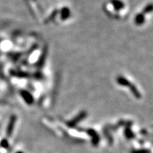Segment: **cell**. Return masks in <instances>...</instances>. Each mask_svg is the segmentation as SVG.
Masks as SVG:
<instances>
[{"mask_svg":"<svg viewBox=\"0 0 153 153\" xmlns=\"http://www.w3.org/2000/svg\"><path fill=\"white\" fill-rule=\"evenodd\" d=\"M88 133H89V135H91V136L93 137V138H92L93 144L95 145H98L99 140V137L98 136V135H97V134L96 133V132L94 131L93 130H89Z\"/></svg>","mask_w":153,"mask_h":153,"instance_id":"obj_1","label":"cell"},{"mask_svg":"<svg viewBox=\"0 0 153 153\" xmlns=\"http://www.w3.org/2000/svg\"><path fill=\"white\" fill-rule=\"evenodd\" d=\"M15 121H16V118L15 117H13L10 120V123H9L8 126V128H7V135H8L9 136H10L11 133H12L13 129H14V127Z\"/></svg>","mask_w":153,"mask_h":153,"instance_id":"obj_2","label":"cell"},{"mask_svg":"<svg viewBox=\"0 0 153 153\" xmlns=\"http://www.w3.org/2000/svg\"><path fill=\"white\" fill-rule=\"evenodd\" d=\"M111 3L114 7L115 9H116V10H120V9H123L124 7L123 2L119 1V0H112Z\"/></svg>","mask_w":153,"mask_h":153,"instance_id":"obj_3","label":"cell"},{"mask_svg":"<svg viewBox=\"0 0 153 153\" xmlns=\"http://www.w3.org/2000/svg\"><path fill=\"white\" fill-rule=\"evenodd\" d=\"M135 24H142L145 21V18H144V15L143 14H140L137 15V16L135 17Z\"/></svg>","mask_w":153,"mask_h":153,"instance_id":"obj_4","label":"cell"},{"mask_svg":"<svg viewBox=\"0 0 153 153\" xmlns=\"http://www.w3.org/2000/svg\"><path fill=\"white\" fill-rule=\"evenodd\" d=\"M84 117H85V114L79 115V116H77V117L75 118V119H74V120H72V121L70 122V123H69V126H75V124L76 123H78L79 121H80V120H82V118H83Z\"/></svg>","mask_w":153,"mask_h":153,"instance_id":"obj_5","label":"cell"},{"mask_svg":"<svg viewBox=\"0 0 153 153\" xmlns=\"http://www.w3.org/2000/svg\"><path fill=\"white\" fill-rule=\"evenodd\" d=\"M126 137H127L128 138L131 139L134 137L133 133H132L131 131H130V130H127V131H126Z\"/></svg>","mask_w":153,"mask_h":153,"instance_id":"obj_6","label":"cell"},{"mask_svg":"<svg viewBox=\"0 0 153 153\" xmlns=\"http://www.w3.org/2000/svg\"><path fill=\"white\" fill-rule=\"evenodd\" d=\"M149 150H145V149H143V150H135L133 151L132 153H149Z\"/></svg>","mask_w":153,"mask_h":153,"instance_id":"obj_7","label":"cell"},{"mask_svg":"<svg viewBox=\"0 0 153 153\" xmlns=\"http://www.w3.org/2000/svg\"><path fill=\"white\" fill-rule=\"evenodd\" d=\"M18 153H22V152H18Z\"/></svg>","mask_w":153,"mask_h":153,"instance_id":"obj_8","label":"cell"}]
</instances>
